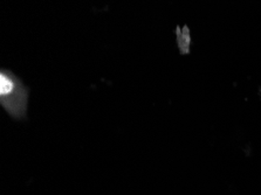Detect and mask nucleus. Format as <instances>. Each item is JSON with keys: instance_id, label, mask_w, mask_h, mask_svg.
Returning <instances> with one entry per match:
<instances>
[{"instance_id": "1", "label": "nucleus", "mask_w": 261, "mask_h": 195, "mask_svg": "<svg viewBox=\"0 0 261 195\" xmlns=\"http://www.w3.org/2000/svg\"><path fill=\"white\" fill-rule=\"evenodd\" d=\"M0 103L11 117L21 119L27 111V89L10 70L0 73Z\"/></svg>"}]
</instances>
